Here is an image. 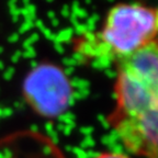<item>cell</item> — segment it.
Returning a JSON list of instances; mask_svg holds the SVG:
<instances>
[{"mask_svg":"<svg viewBox=\"0 0 158 158\" xmlns=\"http://www.w3.org/2000/svg\"><path fill=\"white\" fill-rule=\"evenodd\" d=\"M158 8L139 3H118L106 13L100 29L87 31L74 40L80 62L108 67L134 54L156 40Z\"/></svg>","mask_w":158,"mask_h":158,"instance_id":"cell-1","label":"cell"},{"mask_svg":"<svg viewBox=\"0 0 158 158\" xmlns=\"http://www.w3.org/2000/svg\"><path fill=\"white\" fill-rule=\"evenodd\" d=\"M112 115H131L158 104V40L116 64Z\"/></svg>","mask_w":158,"mask_h":158,"instance_id":"cell-2","label":"cell"},{"mask_svg":"<svg viewBox=\"0 0 158 158\" xmlns=\"http://www.w3.org/2000/svg\"><path fill=\"white\" fill-rule=\"evenodd\" d=\"M108 121L128 152L158 158V104L131 115L111 114Z\"/></svg>","mask_w":158,"mask_h":158,"instance_id":"cell-3","label":"cell"},{"mask_svg":"<svg viewBox=\"0 0 158 158\" xmlns=\"http://www.w3.org/2000/svg\"><path fill=\"white\" fill-rule=\"evenodd\" d=\"M94 158H130V157L122 153H103L98 155Z\"/></svg>","mask_w":158,"mask_h":158,"instance_id":"cell-4","label":"cell"}]
</instances>
